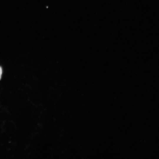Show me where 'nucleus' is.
Instances as JSON below:
<instances>
[{
  "label": "nucleus",
  "mask_w": 159,
  "mask_h": 159,
  "mask_svg": "<svg viewBox=\"0 0 159 159\" xmlns=\"http://www.w3.org/2000/svg\"><path fill=\"white\" fill-rule=\"evenodd\" d=\"M2 73V69L1 67H0V80H1V77Z\"/></svg>",
  "instance_id": "nucleus-1"
}]
</instances>
